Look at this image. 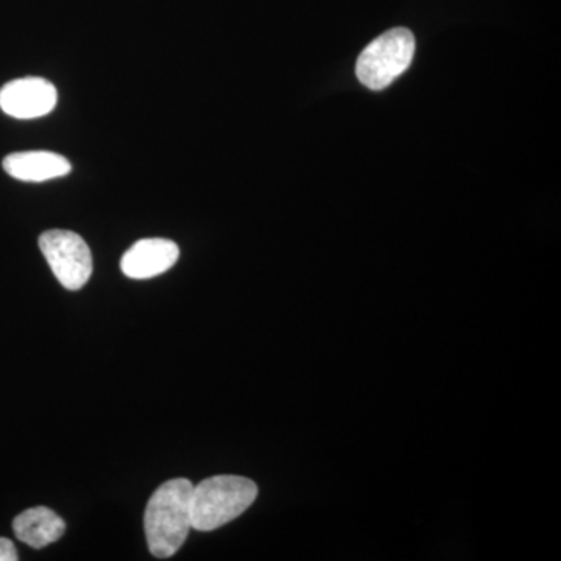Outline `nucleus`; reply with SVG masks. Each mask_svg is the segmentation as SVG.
<instances>
[{
    "instance_id": "1",
    "label": "nucleus",
    "mask_w": 561,
    "mask_h": 561,
    "mask_svg": "<svg viewBox=\"0 0 561 561\" xmlns=\"http://www.w3.org/2000/svg\"><path fill=\"white\" fill-rule=\"evenodd\" d=\"M192 491L187 479H172L151 494L144 527L151 556L169 559L180 551L192 529Z\"/></svg>"
},
{
    "instance_id": "2",
    "label": "nucleus",
    "mask_w": 561,
    "mask_h": 561,
    "mask_svg": "<svg viewBox=\"0 0 561 561\" xmlns=\"http://www.w3.org/2000/svg\"><path fill=\"white\" fill-rule=\"evenodd\" d=\"M256 497V483L242 476L205 479L192 491V529H219L249 511Z\"/></svg>"
},
{
    "instance_id": "3",
    "label": "nucleus",
    "mask_w": 561,
    "mask_h": 561,
    "mask_svg": "<svg viewBox=\"0 0 561 561\" xmlns=\"http://www.w3.org/2000/svg\"><path fill=\"white\" fill-rule=\"evenodd\" d=\"M415 54V38L408 28H391L365 47L357 60V79L373 91L390 87L409 69Z\"/></svg>"
},
{
    "instance_id": "4",
    "label": "nucleus",
    "mask_w": 561,
    "mask_h": 561,
    "mask_svg": "<svg viewBox=\"0 0 561 561\" xmlns=\"http://www.w3.org/2000/svg\"><path fill=\"white\" fill-rule=\"evenodd\" d=\"M39 249L51 272L68 290H80L92 275V254L81 236L73 231L50 230L41 234Z\"/></svg>"
},
{
    "instance_id": "5",
    "label": "nucleus",
    "mask_w": 561,
    "mask_h": 561,
    "mask_svg": "<svg viewBox=\"0 0 561 561\" xmlns=\"http://www.w3.org/2000/svg\"><path fill=\"white\" fill-rule=\"evenodd\" d=\"M57 88L41 77L10 81L0 90V110L16 119H36L57 106Z\"/></svg>"
},
{
    "instance_id": "6",
    "label": "nucleus",
    "mask_w": 561,
    "mask_h": 561,
    "mask_svg": "<svg viewBox=\"0 0 561 561\" xmlns=\"http://www.w3.org/2000/svg\"><path fill=\"white\" fill-rule=\"evenodd\" d=\"M180 249L169 239L151 238L138 241L125 251L121 268L131 279H150L171 271L179 261Z\"/></svg>"
},
{
    "instance_id": "7",
    "label": "nucleus",
    "mask_w": 561,
    "mask_h": 561,
    "mask_svg": "<svg viewBox=\"0 0 561 561\" xmlns=\"http://www.w3.org/2000/svg\"><path fill=\"white\" fill-rule=\"evenodd\" d=\"M3 169L13 179L25 183H43L68 175L72 165L69 160L54 151L35 150L9 154L3 160Z\"/></svg>"
},
{
    "instance_id": "8",
    "label": "nucleus",
    "mask_w": 561,
    "mask_h": 561,
    "mask_svg": "<svg viewBox=\"0 0 561 561\" xmlns=\"http://www.w3.org/2000/svg\"><path fill=\"white\" fill-rule=\"evenodd\" d=\"M13 530L18 540L33 549H43L60 540L66 531V523L50 508L33 507L14 518Z\"/></svg>"
},
{
    "instance_id": "9",
    "label": "nucleus",
    "mask_w": 561,
    "mask_h": 561,
    "mask_svg": "<svg viewBox=\"0 0 561 561\" xmlns=\"http://www.w3.org/2000/svg\"><path fill=\"white\" fill-rule=\"evenodd\" d=\"M16 548L9 538H0V561H18Z\"/></svg>"
}]
</instances>
